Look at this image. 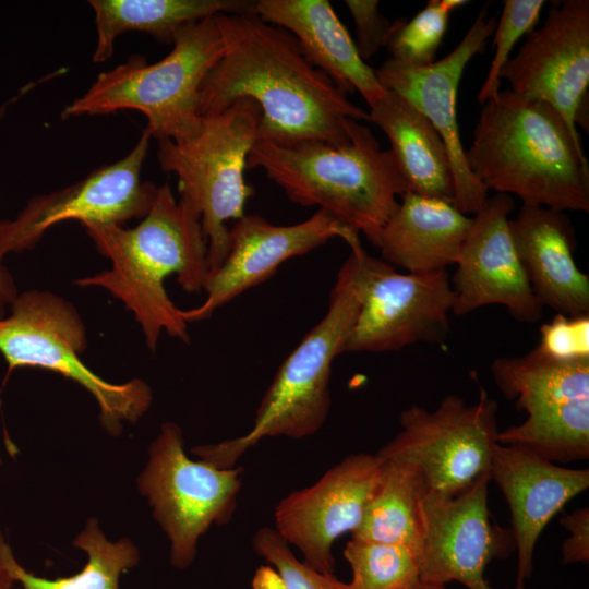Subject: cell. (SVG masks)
Returning <instances> with one entry per match:
<instances>
[{
    "mask_svg": "<svg viewBox=\"0 0 589 589\" xmlns=\"http://www.w3.org/2000/svg\"><path fill=\"white\" fill-rule=\"evenodd\" d=\"M491 474L455 495L426 491L421 500V585L457 580L469 589H494L484 579L486 565L515 548L510 530L492 520L488 506Z\"/></svg>",
    "mask_w": 589,
    "mask_h": 589,
    "instance_id": "cell-15",
    "label": "cell"
},
{
    "mask_svg": "<svg viewBox=\"0 0 589 589\" xmlns=\"http://www.w3.org/2000/svg\"><path fill=\"white\" fill-rule=\"evenodd\" d=\"M361 299L359 262L350 250L330 290L326 314L277 370L256 409L251 430L216 444L197 445L191 453L215 467L232 468L263 438L300 440L317 433L330 409L332 364L342 354Z\"/></svg>",
    "mask_w": 589,
    "mask_h": 589,
    "instance_id": "cell-5",
    "label": "cell"
},
{
    "mask_svg": "<svg viewBox=\"0 0 589 589\" xmlns=\"http://www.w3.org/2000/svg\"><path fill=\"white\" fill-rule=\"evenodd\" d=\"M491 479L510 509L518 556L516 589H525L539 536L568 501L588 489L589 470L563 468L522 447L497 443Z\"/></svg>",
    "mask_w": 589,
    "mask_h": 589,
    "instance_id": "cell-20",
    "label": "cell"
},
{
    "mask_svg": "<svg viewBox=\"0 0 589 589\" xmlns=\"http://www.w3.org/2000/svg\"><path fill=\"white\" fill-rule=\"evenodd\" d=\"M561 524L570 532V536L562 545V558L564 563L589 561V509L578 508L570 514L564 515Z\"/></svg>",
    "mask_w": 589,
    "mask_h": 589,
    "instance_id": "cell-34",
    "label": "cell"
},
{
    "mask_svg": "<svg viewBox=\"0 0 589 589\" xmlns=\"http://www.w3.org/2000/svg\"><path fill=\"white\" fill-rule=\"evenodd\" d=\"M252 589H288L281 575L272 565L260 566L252 578Z\"/></svg>",
    "mask_w": 589,
    "mask_h": 589,
    "instance_id": "cell-36",
    "label": "cell"
},
{
    "mask_svg": "<svg viewBox=\"0 0 589 589\" xmlns=\"http://www.w3.org/2000/svg\"><path fill=\"white\" fill-rule=\"evenodd\" d=\"M344 556L352 570L350 589H418L419 555L399 544L353 540Z\"/></svg>",
    "mask_w": 589,
    "mask_h": 589,
    "instance_id": "cell-28",
    "label": "cell"
},
{
    "mask_svg": "<svg viewBox=\"0 0 589 589\" xmlns=\"http://www.w3.org/2000/svg\"><path fill=\"white\" fill-rule=\"evenodd\" d=\"M543 0H505L493 33L494 55L486 77L478 93L479 105L485 104L500 92L501 72L510 59L516 43L534 29Z\"/></svg>",
    "mask_w": 589,
    "mask_h": 589,
    "instance_id": "cell-30",
    "label": "cell"
},
{
    "mask_svg": "<svg viewBox=\"0 0 589 589\" xmlns=\"http://www.w3.org/2000/svg\"><path fill=\"white\" fill-rule=\"evenodd\" d=\"M341 239L357 254L362 288L342 353L396 351L446 338L454 301L447 269L402 274L370 255L352 229H346Z\"/></svg>",
    "mask_w": 589,
    "mask_h": 589,
    "instance_id": "cell-12",
    "label": "cell"
},
{
    "mask_svg": "<svg viewBox=\"0 0 589 589\" xmlns=\"http://www.w3.org/2000/svg\"><path fill=\"white\" fill-rule=\"evenodd\" d=\"M167 56L153 64L132 56L99 73L81 97L65 106L61 118L132 109L146 117V128L157 141L194 136L202 124L201 85L225 51L216 15L182 26Z\"/></svg>",
    "mask_w": 589,
    "mask_h": 589,
    "instance_id": "cell-6",
    "label": "cell"
},
{
    "mask_svg": "<svg viewBox=\"0 0 589 589\" xmlns=\"http://www.w3.org/2000/svg\"><path fill=\"white\" fill-rule=\"evenodd\" d=\"M384 460L358 453L328 469L314 484L291 492L274 510L276 531L313 569L334 575L333 545L361 524L383 476Z\"/></svg>",
    "mask_w": 589,
    "mask_h": 589,
    "instance_id": "cell-16",
    "label": "cell"
},
{
    "mask_svg": "<svg viewBox=\"0 0 589 589\" xmlns=\"http://www.w3.org/2000/svg\"><path fill=\"white\" fill-rule=\"evenodd\" d=\"M566 212L521 205L509 219L513 240L531 289L544 308L589 314V277L575 260V230Z\"/></svg>",
    "mask_w": 589,
    "mask_h": 589,
    "instance_id": "cell-21",
    "label": "cell"
},
{
    "mask_svg": "<svg viewBox=\"0 0 589 589\" xmlns=\"http://www.w3.org/2000/svg\"><path fill=\"white\" fill-rule=\"evenodd\" d=\"M536 348L556 361L589 360V314L570 316L556 313L540 326V340Z\"/></svg>",
    "mask_w": 589,
    "mask_h": 589,
    "instance_id": "cell-32",
    "label": "cell"
},
{
    "mask_svg": "<svg viewBox=\"0 0 589 589\" xmlns=\"http://www.w3.org/2000/svg\"><path fill=\"white\" fill-rule=\"evenodd\" d=\"M496 412V401L483 387L473 404L448 395L434 410L412 405L400 413L401 430L376 455L413 468L426 491L458 494L491 474Z\"/></svg>",
    "mask_w": 589,
    "mask_h": 589,
    "instance_id": "cell-11",
    "label": "cell"
},
{
    "mask_svg": "<svg viewBox=\"0 0 589 589\" xmlns=\"http://www.w3.org/2000/svg\"><path fill=\"white\" fill-rule=\"evenodd\" d=\"M425 492V484L413 468L384 460L381 482L351 539L399 544L419 555L420 504Z\"/></svg>",
    "mask_w": 589,
    "mask_h": 589,
    "instance_id": "cell-27",
    "label": "cell"
},
{
    "mask_svg": "<svg viewBox=\"0 0 589 589\" xmlns=\"http://www.w3.org/2000/svg\"><path fill=\"white\" fill-rule=\"evenodd\" d=\"M496 22L484 7L460 43L441 60L410 68L389 58L376 70L381 84L413 105L438 132L453 170V204L466 215H474L489 195L467 165L457 120L458 86L469 61L493 35Z\"/></svg>",
    "mask_w": 589,
    "mask_h": 589,
    "instance_id": "cell-17",
    "label": "cell"
},
{
    "mask_svg": "<svg viewBox=\"0 0 589 589\" xmlns=\"http://www.w3.org/2000/svg\"><path fill=\"white\" fill-rule=\"evenodd\" d=\"M151 139L145 127L123 158L67 188L34 196L13 219L0 221V257L33 249L48 229L67 220L124 225L142 219L158 188L141 179Z\"/></svg>",
    "mask_w": 589,
    "mask_h": 589,
    "instance_id": "cell-13",
    "label": "cell"
},
{
    "mask_svg": "<svg viewBox=\"0 0 589 589\" xmlns=\"http://www.w3.org/2000/svg\"><path fill=\"white\" fill-rule=\"evenodd\" d=\"M2 464V457H1V453H0V465Z\"/></svg>",
    "mask_w": 589,
    "mask_h": 589,
    "instance_id": "cell-40",
    "label": "cell"
},
{
    "mask_svg": "<svg viewBox=\"0 0 589 589\" xmlns=\"http://www.w3.org/2000/svg\"><path fill=\"white\" fill-rule=\"evenodd\" d=\"M14 582L0 569V589H12Z\"/></svg>",
    "mask_w": 589,
    "mask_h": 589,
    "instance_id": "cell-37",
    "label": "cell"
},
{
    "mask_svg": "<svg viewBox=\"0 0 589 589\" xmlns=\"http://www.w3.org/2000/svg\"><path fill=\"white\" fill-rule=\"evenodd\" d=\"M418 589H445V586L421 585Z\"/></svg>",
    "mask_w": 589,
    "mask_h": 589,
    "instance_id": "cell-38",
    "label": "cell"
},
{
    "mask_svg": "<svg viewBox=\"0 0 589 589\" xmlns=\"http://www.w3.org/2000/svg\"><path fill=\"white\" fill-rule=\"evenodd\" d=\"M9 311L0 318V353L8 374L17 368H41L77 383L96 400L100 424L112 436L149 409L153 392L146 382L110 383L83 362L86 328L71 302L50 291L27 290L17 293Z\"/></svg>",
    "mask_w": 589,
    "mask_h": 589,
    "instance_id": "cell-8",
    "label": "cell"
},
{
    "mask_svg": "<svg viewBox=\"0 0 589 589\" xmlns=\"http://www.w3.org/2000/svg\"><path fill=\"white\" fill-rule=\"evenodd\" d=\"M260 115L254 101L239 99L220 113L202 117L194 136L158 141L160 169L177 176L180 197L201 216L209 274L220 266L229 249L226 223L240 219L254 194L244 170Z\"/></svg>",
    "mask_w": 589,
    "mask_h": 589,
    "instance_id": "cell-7",
    "label": "cell"
},
{
    "mask_svg": "<svg viewBox=\"0 0 589 589\" xmlns=\"http://www.w3.org/2000/svg\"><path fill=\"white\" fill-rule=\"evenodd\" d=\"M95 12L97 43L95 63L111 57L115 39L127 32H143L172 44L188 23L217 14L255 13L250 0H89Z\"/></svg>",
    "mask_w": 589,
    "mask_h": 589,
    "instance_id": "cell-25",
    "label": "cell"
},
{
    "mask_svg": "<svg viewBox=\"0 0 589 589\" xmlns=\"http://www.w3.org/2000/svg\"><path fill=\"white\" fill-rule=\"evenodd\" d=\"M345 3L354 22L357 50L365 61L386 46L393 23L378 11L377 0H346Z\"/></svg>",
    "mask_w": 589,
    "mask_h": 589,
    "instance_id": "cell-33",
    "label": "cell"
},
{
    "mask_svg": "<svg viewBox=\"0 0 589 589\" xmlns=\"http://www.w3.org/2000/svg\"><path fill=\"white\" fill-rule=\"evenodd\" d=\"M242 472L240 467L218 468L190 459L181 428L175 422L161 424L136 483L169 540L173 567H189L196 557L199 539L211 526L232 519Z\"/></svg>",
    "mask_w": 589,
    "mask_h": 589,
    "instance_id": "cell-10",
    "label": "cell"
},
{
    "mask_svg": "<svg viewBox=\"0 0 589 589\" xmlns=\"http://www.w3.org/2000/svg\"><path fill=\"white\" fill-rule=\"evenodd\" d=\"M82 226L111 267L74 284L101 287L118 298L133 313L152 352L163 330L189 344L188 323L164 285L176 275L184 291L204 290L209 275L207 241L194 207L182 197L177 201L165 183L157 188L149 211L135 227L93 221Z\"/></svg>",
    "mask_w": 589,
    "mask_h": 589,
    "instance_id": "cell-2",
    "label": "cell"
},
{
    "mask_svg": "<svg viewBox=\"0 0 589 589\" xmlns=\"http://www.w3.org/2000/svg\"><path fill=\"white\" fill-rule=\"evenodd\" d=\"M73 545L87 554L85 566L72 576L49 579L21 566L0 530V569L21 589H119L121 575L140 562L139 550L130 539L109 541L94 517L87 520Z\"/></svg>",
    "mask_w": 589,
    "mask_h": 589,
    "instance_id": "cell-26",
    "label": "cell"
},
{
    "mask_svg": "<svg viewBox=\"0 0 589 589\" xmlns=\"http://www.w3.org/2000/svg\"><path fill=\"white\" fill-rule=\"evenodd\" d=\"M7 110V105L0 107V120L4 117Z\"/></svg>",
    "mask_w": 589,
    "mask_h": 589,
    "instance_id": "cell-39",
    "label": "cell"
},
{
    "mask_svg": "<svg viewBox=\"0 0 589 589\" xmlns=\"http://www.w3.org/2000/svg\"><path fill=\"white\" fill-rule=\"evenodd\" d=\"M472 217L450 201L407 192L378 233L382 260L408 273L445 271L456 263Z\"/></svg>",
    "mask_w": 589,
    "mask_h": 589,
    "instance_id": "cell-23",
    "label": "cell"
},
{
    "mask_svg": "<svg viewBox=\"0 0 589 589\" xmlns=\"http://www.w3.org/2000/svg\"><path fill=\"white\" fill-rule=\"evenodd\" d=\"M510 91L555 109L574 135L588 131L589 1L554 2L501 72Z\"/></svg>",
    "mask_w": 589,
    "mask_h": 589,
    "instance_id": "cell-14",
    "label": "cell"
},
{
    "mask_svg": "<svg viewBox=\"0 0 589 589\" xmlns=\"http://www.w3.org/2000/svg\"><path fill=\"white\" fill-rule=\"evenodd\" d=\"M255 13L293 35L309 61L346 95L358 92L369 107L386 95L327 0H260Z\"/></svg>",
    "mask_w": 589,
    "mask_h": 589,
    "instance_id": "cell-22",
    "label": "cell"
},
{
    "mask_svg": "<svg viewBox=\"0 0 589 589\" xmlns=\"http://www.w3.org/2000/svg\"><path fill=\"white\" fill-rule=\"evenodd\" d=\"M225 51L200 88L199 115L220 113L239 99L260 109L256 140L344 143L368 111L304 55L298 40L256 13L217 14Z\"/></svg>",
    "mask_w": 589,
    "mask_h": 589,
    "instance_id": "cell-1",
    "label": "cell"
},
{
    "mask_svg": "<svg viewBox=\"0 0 589 589\" xmlns=\"http://www.w3.org/2000/svg\"><path fill=\"white\" fill-rule=\"evenodd\" d=\"M388 137L409 191L453 202L454 179L447 148L432 123L400 95H386L368 111Z\"/></svg>",
    "mask_w": 589,
    "mask_h": 589,
    "instance_id": "cell-24",
    "label": "cell"
},
{
    "mask_svg": "<svg viewBox=\"0 0 589 589\" xmlns=\"http://www.w3.org/2000/svg\"><path fill=\"white\" fill-rule=\"evenodd\" d=\"M513 211V197L496 193L472 216L450 278L454 315L496 304L522 323L542 317L544 308L531 289L510 232Z\"/></svg>",
    "mask_w": 589,
    "mask_h": 589,
    "instance_id": "cell-18",
    "label": "cell"
},
{
    "mask_svg": "<svg viewBox=\"0 0 589 589\" xmlns=\"http://www.w3.org/2000/svg\"><path fill=\"white\" fill-rule=\"evenodd\" d=\"M251 543L255 553L281 575L288 589H350L334 575L322 574L298 560L275 528L257 529Z\"/></svg>",
    "mask_w": 589,
    "mask_h": 589,
    "instance_id": "cell-31",
    "label": "cell"
},
{
    "mask_svg": "<svg viewBox=\"0 0 589 589\" xmlns=\"http://www.w3.org/2000/svg\"><path fill=\"white\" fill-rule=\"evenodd\" d=\"M501 393L527 419L497 433V443L528 449L553 462L589 457V360L556 361L537 348L491 364Z\"/></svg>",
    "mask_w": 589,
    "mask_h": 589,
    "instance_id": "cell-9",
    "label": "cell"
},
{
    "mask_svg": "<svg viewBox=\"0 0 589 589\" xmlns=\"http://www.w3.org/2000/svg\"><path fill=\"white\" fill-rule=\"evenodd\" d=\"M466 160L486 191L516 195L524 205L589 212L580 137L544 103L500 91L482 105Z\"/></svg>",
    "mask_w": 589,
    "mask_h": 589,
    "instance_id": "cell-3",
    "label": "cell"
},
{
    "mask_svg": "<svg viewBox=\"0 0 589 589\" xmlns=\"http://www.w3.org/2000/svg\"><path fill=\"white\" fill-rule=\"evenodd\" d=\"M17 293L14 278L5 266L3 259L0 257V318L7 314Z\"/></svg>",
    "mask_w": 589,
    "mask_h": 589,
    "instance_id": "cell-35",
    "label": "cell"
},
{
    "mask_svg": "<svg viewBox=\"0 0 589 589\" xmlns=\"http://www.w3.org/2000/svg\"><path fill=\"white\" fill-rule=\"evenodd\" d=\"M466 3V0H430L411 20L394 22L385 46L390 59L410 68L433 63L450 14Z\"/></svg>",
    "mask_w": 589,
    "mask_h": 589,
    "instance_id": "cell-29",
    "label": "cell"
},
{
    "mask_svg": "<svg viewBox=\"0 0 589 589\" xmlns=\"http://www.w3.org/2000/svg\"><path fill=\"white\" fill-rule=\"evenodd\" d=\"M261 168L287 197L318 206L342 226L376 244L378 233L409 192L393 153L372 131L352 121L344 143L321 140H256L247 169Z\"/></svg>",
    "mask_w": 589,
    "mask_h": 589,
    "instance_id": "cell-4",
    "label": "cell"
},
{
    "mask_svg": "<svg viewBox=\"0 0 589 589\" xmlns=\"http://www.w3.org/2000/svg\"><path fill=\"white\" fill-rule=\"evenodd\" d=\"M346 229L322 209L288 226L273 225L257 214H244L229 230L225 260L208 275L205 301L194 309L181 310L182 318L187 323L209 318L218 308L269 279L284 262L333 238L341 239Z\"/></svg>",
    "mask_w": 589,
    "mask_h": 589,
    "instance_id": "cell-19",
    "label": "cell"
}]
</instances>
